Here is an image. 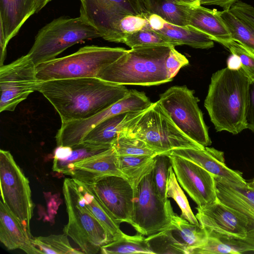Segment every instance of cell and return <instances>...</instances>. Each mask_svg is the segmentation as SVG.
I'll use <instances>...</instances> for the list:
<instances>
[{
    "mask_svg": "<svg viewBox=\"0 0 254 254\" xmlns=\"http://www.w3.org/2000/svg\"><path fill=\"white\" fill-rule=\"evenodd\" d=\"M240 254L237 249L222 242L220 239L208 235L203 245L190 251V254Z\"/></svg>",
    "mask_w": 254,
    "mask_h": 254,
    "instance_id": "cell-38",
    "label": "cell"
},
{
    "mask_svg": "<svg viewBox=\"0 0 254 254\" xmlns=\"http://www.w3.org/2000/svg\"><path fill=\"white\" fill-rule=\"evenodd\" d=\"M224 46L239 58L241 68L251 81H254V52L233 40Z\"/></svg>",
    "mask_w": 254,
    "mask_h": 254,
    "instance_id": "cell-37",
    "label": "cell"
},
{
    "mask_svg": "<svg viewBox=\"0 0 254 254\" xmlns=\"http://www.w3.org/2000/svg\"><path fill=\"white\" fill-rule=\"evenodd\" d=\"M230 10L236 16L254 26V7L241 0H238Z\"/></svg>",
    "mask_w": 254,
    "mask_h": 254,
    "instance_id": "cell-41",
    "label": "cell"
},
{
    "mask_svg": "<svg viewBox=\"0 0 254 254\" xmlns=\"http://www.w3.org/2000/svg\"><path fill=\"white\" fill-rule=\"evenodd\" d=\"M166 196L172 198L177 202L181 211V217L191 224L199 225V223L192 212L187 198L179 184L171 166L169 169L167 181Z\"/></svg>",
    "mask_w": 254,
    "mask_h": 254,
    "instance_id": "cell-33",
    "label": "cell"
},
{
    "mask_svg": "<svg viewBox=\"0 0 254 254\" xmlns=\"http://www.w3.org/2000/svg\"><path fill=\"white\" fill-rule=\"evenodd\" d=\"M161 106L176 127L187 137L204 147L211 144L203 114L194 91L186 86H174L161 94Z\"/></svg>",
    "mask_w": 254,
    "mask_h": 254,
    "instance_id": "cell-9",
    "label": "cell"
},
{
    "mask_svg": "<svg viewBox=\"0 0 254 254\" xmlns=\"http://www.w3.org/2000/svg\"><path fill=\"white\" fill-rule=\"evenodd\" d=\"M1 201L31 233L34 203L29 181L8 151L0 150Z\"/></svg>",
    "mask_w": 254,
    "mask_h": 254,
    "instance_id": "cell-11",
    "label": "cell"
},
{
    "mask_svg": "<svg viewBox=\"0 0 254 254\" xmlns=\"http://www.w3.org/2000/svg\"><path fill=\"white\" fill-rule=\"evenodd\" d=\"M101 34L81 17L62 16L40 29L27 55L36 65L54 59L68 48Z\"/></svg>",
    "mask_w": 254,
    "mask_h": 254,
    "instance_id": "cell-7",
    "label": "cell"
},
{
    "mask_svg": "<svg viewBox=\"0 0 254 254\" xmlns=\"http://www.w3.org/2000/svg\"><path fill=\"white\" fill-rule=\"evenodd\" d=\"M109 175L124 177L118 168V154L113 147L75 163L68 174L72 179L88 185L100 177Z\"/></svg>",
    "mask_w": 254,
    "mask_h": 254,
    "instance_id": "cell-19",
    "label": "cell"
},
{
    "mask_svg": "<svg viewBox=\"0 0 254 254\" xmlns=\"http://www.w3.org/2000/svg\"><path fill=\"white\" fill-rule=\"evenodd\" d=\"M87 208L99 222L104 226L113 240L125 236L120 228V224L114 219L110 212L101 203L89 185L76 180Z\"/></svg>",
    "mask_w": 254,
    "mask_h": 254,
    "instance_id": "cell-24",
    "label": "cell"
},
{
    "mask_svg": "<svg viewBox=\"0 0 254 254\" xmlns=\"http://www.w3.org/2000/svg\"><path fill=\"white\" fill-rule=\"evenodd\" d=\"M227 67L232 69H239L241 68L239 58L236 55L231 54L227 60Z\"/></svg>",
    "mask_w": 254,
    "mask_h": 254,
    "instance_id": "cell-45",
    "label": "cell"
},
{
    "mask_svg": "<svg viewBox=\"0 0 254 254\" xmlns=\"http://www.w3.org/2000/svg\"><path fill=\"white\" fill-rule=\"evenodd\" d=\"M168 228L174 238L186 248L188 254L204 244L207 240L208 234L200 224H191L176 213Z\"/></svg>",
    "mask_w": 254,
    "mask_h": 254,
    "instance_id": "cell-23",
    "label": "cell"
},
{
    "mask_svg": "<svg viewBox=\"0 0 254 254\" xmlns=\"http://www.w3.org/2000/svg\"><path fill=\"white\" fill-rule=\"evenodd\" d=\"M123 48L86 46L69 55L36 65L39 81L97 77L100 72L127 52Z\"/></svg>",
    "mask_w": 254,
    "mask_h": 254,
    "instance_id": "cell-5",
    "label": "cell"
},
{
    "mask_svg": "<svg viewBox=\"0 0 254 254\" xmlns=\"http://www.w3.org/2000/svg\"><path fill=\"white\" fill-rule=\"evenodd\" d=\"M89 185L119 224L123 222L129 224L133 209L134 190L128 180L119 176H105Z\"/></svg>",
    "mask_w": 254,
    "mask_h": 254,
    "instance_id": "cell-16",
    "label": "cell"
},
{
    "mask_svg": "<svg viewBox=\"0 0 254 254\" xmlns=\"http://www.w3.org/2000/svg\"><path fill=\"white\" fill-rule=\"evenodd\" d=\"M239 0H200V5H217L223 10H229L232 6Z\"/></svg>",
    "mask_w": 254,
    "mask_h": 254,
    "instance_id": "cell-44",
    "label": "cell"
},
{
    "mask_svg": "<svg viewBox=\"0 0 254 254\" xmlns=\"http://www.w3.org/2000/svg\"><path fill=\"white\" fill-rule=\"evenodd\" d=\"M80 17L96 28L104 40L123 43L120 20L129 15L147 13L145 0H79Z\"/></svg>",
    "mask_w": 254,
    "mask_h": 254,
    "instance_id": "cell-10",
    "label": "cell"
},
{
    "mask_svg": "<svg viewBox=\"0 0 254 254\" xmlns=\"http://www.w3.org/2000/svg\"><path fill=\"white\" fill-rule=\"evenodd\" d=\"M189 64L186 57L172 47L165 63L167 77L171 81L179 70Z\"/></svg>",
    "mask_w": 254,
    "mask_h": 254,
    "instance_id": "cell-40",
    "label": "cell"
},
{
    "mask_svg": "<svg viewBox=\"0 0 254 254\" xmlns=\"http://www.w3.org/2000/svg\"><path fill=\"white\" fill-rule=\"evenodd\" d=\"M144 15H129L120 20L119 29L124 37L126 34L146 29H150Z\"/></svg>",
    "mask_w": 254,
    "mask_h": 254,
    "instance_id": "cell-39",
    "label": "cell"
},
{
    "mask_svg": "<svg viewBox=\"0 0 254 254\" xmlns=\"http://www.w3.org/2000/svg\"><path fill=\"white\" fill-rule=\"evenodd\" d=\"M129 90L98 77L40 81L37 89L57 111L62 123L90 118L123 98Z\"/></svg>",
    "mask_w": 254,
    "mask_h": 254,
    "instance_id": "cell-1",
    "label": "cell"
},
{
    "mask_svg": "<svg viewBox=\"0 0 254 254\" xmlns=\"http://www.w3.org/2000/svg\"><path fill=\"white\" fill-rule=\"evenodd\" d=\"M123 43L131 49L143 46L175 47L179 46L176 42L151 29H146L133 33L126 34L125 36Z\"/></svg>",
    "mask_w": 254,
    "mask_h": 254,
    "instance_id": "cell-32",
    "label": "cell"
},
{
    "mask_svg": "<svg viewBox=\"0 0 254 254\" xmlns=\"http://www.w3.org/2000/svg\"><path fill=\"white\" fill-rule=\"evenodd\" d=\"M220 11L201 5L191 7L189 17L190 25L208 35L212 40L224 46L232 40Z\"/></svg>",
    "mask_w": 254,
    "mask_h": 254,
    "instance_id": "cell-21",
    "label": "cell"
},
{
    "mask_svg": "<svg viewBox=\"0 0 254 254\" xmlns=\"http://www.w3.org/2000/svg\"><path fill=\"white\" fill-rule=\"evenodd\" d=\"M146 239L153 254H188L186 248L174 238L168 228Z\"/></svg>",
    "mask_w": 254,
    "mask_h": 254,
    "instance_id": "cell-35",
    "label": "cell"
},
{
    "mask_svg": "<svg viewBox=\"0 0 254 254\" xmlns=\"http://www.w3.org/2000/svg\"><path fill=\"white\" fill-rule=\"evenodd\" d=\"M118 155H152L158 153L143 140L123 131L112 144Z\"/></svg>",
    "mask_w": 254,
    "mask_h": 254,
    "instance_id": "cell-34",
    "label": "cell"
},
{
    "mask_svg": "<svg viewBox=\"0 0 254 254\" xmlns=\"http://www.w3.org/2000/svg\"><path fill=\"white\" fill-rule=\"evenodd\" d=\"M31 234L9 208L0 201V241L8 250L20 249L28 254H40Z\"/></svg>",
    "mask_w": 254,
    "mask_h": 254,
    "instance_id": "cell-20",
    "label": "cell"
},
{
    "mask_svg": "<svg viewBox=\"0 0 254 254\" xmlns=\"http://www.w3.org/2000/svg\"><path fill=\"white\" fill-rule=\"evenodd\" d=\"M145 3L149 13L160 16L166 22L178 26L189 25L191 6L174 0H145Z\"/></svg>",
    "mask_w": 254,
    "mask_h": 254,
    "instance_id": "cell-27",
    "label": "cell"
},
{
    "mask_svg": "<svg viewBox=\"0 0 254 254\" xmlns=\"http://www.w3.org/2000/svg\"><path fill=\"white\" fill-rule=\"evenodd\" d=\"M176 2L191 7L200 5V0H174Z\"/></svg>",
    "mask_w": 254,
    "mask_h": 254,
    "instance_id": "cell-46",
    "label": "cell"
},
{
    "mask_svg": "<svg viewBox=\"0 0 254 254\" xmlns=\"http://www.w3.org/2000/svg\"><path fill=\"white\" fill-rule=\"evenodd\" d=\"M156 155H118V168L133 189L143 177L152 171Z\"/></svg>",
    "mask_w": 254,
    "mask_h": 254,
    "instance_id": "cell-26",
    "label": "cell"
},
{
    "mask_svg": "<svg viewBox=\"0 0 254 254\" xmlns=\"http://www.w3.org/2000/svg\"><path fill=\"white\" fill-rule=\"evenodd\" d=\"M70 147L71 151L67 157L54 159L52 169L54 172L68 175L74 164L104 151L112 147V146L80 142Z\"/></svg>",
    "mask_w": 254,
    "mask_h": 254,
    "instance_id": "cell-28",
    "label": "cell"
},
{
    "mask_svg": "<svg viewBox=\"0 0 254 254\" xmlns=\"http://www.w3.org/2000/svg\"><path fill=\"white\" fill-rule=\"evenodd\" d=\"M169 154L177 155L188 159L207 171L214 176L235 183L246 184L242 173L228 167L225 162L224 153L212 147L203 149L182 148L171 150Z\"/></svg>",
    "mask_w": 254,
    "mask_h": 254,
    "instance_id": "cell-18",
    "label": "cell"
},
{
    "mask_svg": "<svg viewBox=\"0 0 254 254\" xmlns=\"http://www.w3.org/2000/svg\"><path fill=\"white\" fill-rule=\"evenodd\" d=\"M133 209L129 224L140 234L149 236L170 225L175 214L170 200L158 194L153 180L152 171L133 189Z\"/></svg>",
    "mask_w": 254,
    "mask_h": 254,
    "instance_id": "cell-8",
    "label": "cell"
},
{
    "mask_svg": "<svg viewBox=\"0 0 254 254\" xmlns=\"http://www.w3.org/2000/svg\"><path fill=\"white\" fill-rule=\"evenodd\" d=\"M103 254H153L146 238L141 234L126 235L101 247Z\"/></svg>",
    "mask_w": 254,
    "mask_h": 254,
    "instance_id": "cell-30",
    "label": "cell"
},
{
    "mask_svg": "<svg viewBox=\"0 0 254 254\" xmlns=\"http://www.w3.org/2000/svg\"><path fill=\"white\" fill-rule=\"evenodd\" d=\"M122 131L143 140L159 154H169L177 148H205L189 138L176 127L158 100L139 111Z\"/></svg>",
    "mask_w": 254,
    "mask_h": 254,
    "instance_id": "cell-4",
    "label": "cell"
},
{
    "mask_svg": "<svg viewBox=\"0 0 254 254\" xmlns=\"http://www.w3.org/2000/svg\"><path fill=\"white\" fill-rule=\"evenodd\" d=\"M157 32L181 46L208 49L214 47V41L208 35L190 25L178 26L166 22L164 27Z\"/></svg>",
    "mask_w": 254,
    "mask_h": 254,
    "instance_id": "cell-25",
    "label": "cell"
},
{
    "mask_svg": "<svg viewBox=\"0 0 254 254\" xmlns=\"http://www.w3.org/2000/svg\"><path fill=\"white\" fill-rule=\"evenodd\" d=\"M39 82L36 66L27 54L0 66V112L13 111L37 91Z\"/></svg>",
    "mask_w": 254,
    "mask_h": 254,
    "instance_id": "cell-12",
    "label": "cell"
},
{
    "mask_svg": "<svg viewBox=\"0 0 254 254\" xmlns=\"http://www.w3.org/2000/svg\"><path fill=\"white\" fill-rule=\"evenodd\" d=\"M250 184H251L253 186H254V178L253 180L252 181V182H251L250 183Z\"/></svg>",
    "mask_w": 254,
    "mask_h": 254,
    "instance_id": "cell-48",
    "label": "cell"
},
{
    "mask_svg": "<svg viewBox=\"0 0 254 254\" xmlns=\"http://www.w3.org/2000/svg\"><path fill=\"white\" fill-rule=\"evenodd\" d=\"M177 180L197 206L217 199L214 176L196 164L182 157L169 154Z\"/></svg>",
    "mask_w": 254,
    "mask_h": 254,
    "instance_id": "cell-15",
    "label": "cell"
},
{
    "mask_svg": "<svg viewBox=\"0 0 254 254\" xmlns=\"http://www.w3.org/2000/svg\"><path fill=\"white\" fill-rule=\"evenodd\" d=\"M52 0H37V12L41 10L49 2Z\"/></svg>",
    "mask_w": 254,
    "mask_h": 254,
    "instance_id": "cell-47",
    "label": "cell"
},
{
    "mask_svg": "<svg viewBox=\"0 0 254 254\" xmlns=\"http://www.w3.org/2000/svg\"><path fill=\"white\" fill-rule=\"evenodd\" d=\"M251 81L241 68L232 69L226 67L212 74L204 106L217 131L237 134L247 129Z\"/></svg>",
    "mask_w": 254,
    "mask_h": 254,
    "instance_id": "cell-2",
    "label": "cell"
},
{
    "mask_svg": "<svg viewBox=\"0 0 254 254\" xmlns=\"http://www.w3.org/2000/svg\"><path fill=\"white\" fill-rule=\"evenodd\" d=\"M67 236L51 234L48 236L33 237V243L40 254H81L82 251L73 248L70 244Z\"/></svg>",
    "mask_w": 254,
    "mask_h": 254,
    "instance_id": "cell-31",
    "label": "cell"
},
{
    "mask_svg": "<svg viewBox=\"0 0 254 254\" xmlns=\"http://www.w3.org/2000/svg\"><path fill=\"white\" fill-rule=\"evenodd\" d=\"M214 179L218 199L244 214L250 229L244 239L227 244L237 249L240 254L254 253V187L250 183H235L217 176Z\"/></svg>",
    "mask_w": 254,
    "mask_h": 254,
    "instance_id": "cell-14",
    "label": "cell"
},
{
    "mask_svg": "<svg viewBox=\"0 0 254 254\" xmlns=\"http://www.w3.org/2000/svg\"><path fill=\"white\" fill-rule=\"evenodd\" d=\"M139 112L124 113L105 119L91 129L81 142L112 146L128 122Z\"/></svg>",
    "mask_w": 254,
    "mask_h": 254,
    "instance_id": "cell-22",
    "label": "cell"
},
{
    "mask_svg": "<svg viewBox=\"0 0 254 254\" xmlns=\"http://www.w3.org/2000/svg\"><path fill=\"white\" fill-rule=\"evenodd\" d=\"M232 40L254 52V26L238 18L229 10L220 11Z\"/></svg>",
    "mask_w": 254,
    "mask_h": 254,
    "instance_id": "cell-29",
    "label": "cell"
},
{
    "mask_svg": "<svg viewBox=\"0 0 254 254\" xmlns=\"http://www.w3.org/2000/svg\"><path fill=\"white\" fill-rule=\"evenodd\" d=\"M172 166L169 154L160 153L155 156V163L152 170L153 180L159 196L167 199L166 189L170 167Z\"/></svg>",
    "mask_w": 254,
    "mask_h": 254,
    "instance_id": "cell-36",
    "label": "cell"
},
{
    "mask_svg": "<svg viewBox=\"0 0 254 254\" xmlns=\"http://www.w3.org/2000/svg\"><path fill=\"white\" fill-rule=\"evenodd\" d=\"M144 16L148 21L149 28L155 31L162 29L166 23L164 19L155 14L147 13Z\"/></svg>",
    "mask_w": 254,
    "mask_h": 254,
    "instance_id": "cell-43",
    "label": "cell"
},
{
    "mask_svg": "<svg viewBox=\"0 0 254 254\" xmlns=\"http://www.w3.org/2000/svg\"><path fill=\"white\" fill-rule=\"evenodd\" d=\"M37 10V0H0V66L3 65L9 41Z\"/></svg>",
    "mask_w": 254,
    "mask_h": 254,
    "instance_id": "cell-17",
    "label": "cell"
},
{
    "mask_svg": "<svg viewBox=\"0 0 254 254\" xmlns=\"http://www.w3.org/2000/svg\"><path fill=\"white\" fill-rule=\"evenodd\" d=\"M246 120L247 129L254 133V81L249 86Z\"/></svg>",
    "mask_w": 254,
    "mask_h": 254,
    "instance_id": "cell-42",
    "label": "cell"
},
{
    "mask_svg": "<svg viewBox=\"0 0 254 254\" xmlns=\"http://www.w3.org/2000/svg\"><path fill=\"white\" fill-rule=\"evenodd\" d=\"M171 47L143 46L127 50L97 77L123 85L150 86L170 82L165 63Z\"/></svg>",
    "mask_w": 254,
    "mask_h": 254,
    "instance_id": "cell-3",
    "label": "cell"
},
{
    "mask_svg": "<svg viewBox=\"0 0 254 254\" xmlns=\"http://www.w3.org/2000/svg\"><path fill=\"white\" fill-rule=\"evenodd\" d=\"M68 222L63 229L84 254H95L102 246L113 241L104 226L86 206L75 181L66 178L63 186Z\"/></svg>",
    "mask_w": 254,
    "mask_h": 254,
    "instance_id": "cell-6",
    "label": "cell"
},
{
    "mask_svg": "<svg viewBox=\"0 0 254 254\" xmlns=\"http://www.w3.org/2000/svg\"><path fill=\"white\" fill-rule=\"evenodd\" d=\"M195 217L208 235L226 244L244 239L250 229L247 217L217 199L202 207H196Z\"/></svg>",
    "mask_w": 254,
    "mask_h": 254,
    "instance_id": "cell-13",
    "label": "cell"
}]
</instances>
